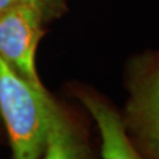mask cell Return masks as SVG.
<instances>
[{
  "mask_svg": "<svg viewBox=\"0 0 159 159\" xmlns=\"http://www.w3.org/2000/svg\"><path fill=\"white\" fill-rule=\"evenodd\" d=\"M75 97L98 127L102 159H145L129 139L120 111L113 104L105 97L87 89H77Z\"/></svg>",
  "mask_w": 159,
  "mask_h": 159,
  "instance_id": "4",
  "label": "cell"
},
{
  "mask_svg": "<svg viewBox=\"0 0 159 159\" xmlns=\"http://www.w3.org/2000/svg\"><path fill=\"white\" fill-rule=\"evenodd\" d=\"M43 20L37 12L18 2L0 16V57L20 77L41 87L35 54L43 37Z\"/></svg>",
  "mask_w": 159,
  "mask_h": 159,
  "instance_id": "3",
  "label": "cell"
},
{
  "mask_svg": "<svg viewBox=\"0 0 159 159\" xmlns=\"http://www.w3.org/2000/svg\"><path fill=\"white\" fill-rule=\"evenodd\" d=\"M19 2V0H0V16Z\"/></svg>",
  "mask_w": 159,
  "mask_h": 159,
  "instance_id": "7",
  "label": "cell"
},
{
  "mask_svg": "<svg viewBox=\"0 0 159 159\" xmlns=\"http://www.w3.org/2000/svg\"><path fill=\"white\" fill-rule=\"evenodd\" d=\"M37 12L43 21L60 16L65 10V0H19Z\"/></svg>",
  "mask_w": 159,
  "mask_h": 159,
  "instance_id": "6",
  "label": "cell"
},
{
  "mask_svg": "<svg viewBox=\"0 0 159 159\" xmlns=\"http://www.w3.org/2000/svg\"><path fill=\"white\" fill-rule=\"evenodd\" d=\"M40 159H91V150L84 130L58 102L52 108L45 148Z\"/></svg>",
  "mask_w": 159,
  "mask_h": 159,
  "instance_id": "5",
  "label": "cell"
},
{
  "mask_svg": "<svg viewBox=\"0 0 159 159\" xmlns=\"http://www.w3.org/2000/svg\"><path fill=\"white\" fill-rule=\"evenodd\" d=\"M124 84L127 99L120 117L126 134L145 159H159V48L129 58Z\"/></svg>",
  "mask_w": 159,
  "mask_h": 159,
  "instance_id": "2",
  "label": "cell"
},
{
  "mask_svg": "<svg viewBox=\"0 0 159 159\" xmlns=\"http://www.w3.org/2000/svg\"><path fill=\"white\" fill-rule=\"evenodd\" d=\"M56 99L45 86H35L0 57V116L13 159H40Z\"/></svg>",
  "mask_w": 159,
  "mask_h": 159,
  "instance_id": "1",
  "label": "cell"
}]
</instances>
